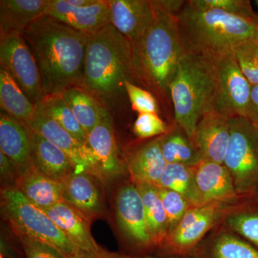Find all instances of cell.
Here are the masks:
<instances>
[{
	"label": "cell",
	"instance_id": "obj_1",
	"mask_svg": "<svg viewBox=\"0 0 258 258\" xmlns=\"http://www.w3.org/2000/svg\"><path fill=\"white\" fill-rule=\"evenodd\" d=\"M35 56L45 96L82 88L89 34L44 15L22 34Z\"/></svg>",
	"mask_w": 258,
	"mask_h": 258
},
{
	"label": "cell",
	"instance_id": "obj_2",
	"mask_svg": "<svg viewBox=\"0 0 258 258\" xmlns=\"http://www.w3.org/2000/svg\"><path fill=\"white\" fill-rule=\"evenodd\" d=\"M186 52L216 60L235 47L258 42V23L219 10H203L186 1L176 15Z\"/></svg>",
	"mask_w": 258,
	"mask_h": 258
},
{
	"label": "cell",
	"instance_id": "obj_3",
	"mask_svg": "<svg viewBox=\"0 0 258 258\" xmlns=\"http://www.w3.org/2000/svg\"><path fill=\"white\" fill-rule=\"evenodd\" d=\"M154 18L139 41L132 45L136 79L140 80L166 101H171L170 85L186 49L181 41L176 15L152 1Z\"/></svg>",
	"mask_w": 258,
	"mask_h": 258
},
{
	"label": "cell",
	"instance_id": "obj_4",
	"mask_svg": "<svg viewBox=\"0 0 258 258\" xmlns=\"http://www.w3.org/2000/svg\"><path fill=\"white\" fill-rule=\"evenodd\" d=\"M136 79L133 49L128 39L108 23L89 34L82 88L102 99H109Z\"/></svg>",
	"mask_w": 258,
	"mask_h": 258
},
{
	"label": "cell",
	"instance_id": "obj_5",
	"mask_svg": "<svg viewBox=\"0 0 258 258\" xmlns=\"http://www.w3.org/2000/svg\"><path fill=\"white\" fill-rule=\"evenodd\" d=\"M215 60L186 52L170 85L175 123L192 141L199 120L212 111Z\"/></svg>",
	"mask_w": 258,
	"mask_h": 258
},
{
	"label": "cell",
	"instance_id": "obj_6",
	"mask_svg": "<svg viewBox=\"0 0 258 258\" xmlns=\"http://www.w3.org/2000/svg\"><path fill=\"white\" fill-rule=\"evenodd\" d=\"M2 208L15 232L42 241L66 256L86 258L42 209L34 205L15 186L2 189Z\"/></svg>",
	"mask_w": 258,
	"mask_h": 258
},
{
	"label": "cell",
	"instance_id": "obj_7",
	"mask_svg": "<svg viewBox=\"0 0 258 258\" xmlns=\"http://www.w3.org/2000/svg\"><path fill=\"white\" fill-rule=\"evenodd\" d=\"M230 138L223 164L236 191L250 198L258 187V129L247 118L229 119Z\"/></svg>",
	"mask_w": 258,
	"mask_h": 258
},
{
	"label": "cell",
	"instance_id": "obj_8",
	"mask_svg": "<svg viewBox=\"0 0 258 258\" xmlns=\"http://www.w3.org/2000/svg\"><path fill=\"white\" fill-rule=\"evenodd\" d=\"M0 67L8 71L34 105L37 106L45 98L40 69L23 35L1 33Z\"/></svg>",
	"mask_w": 258,
	"mask_h": 258
},
{
	"label": "cell",
	"instance_id": "obj_9",
	"mask_svg": "<svg viewBox=\"0 0 258 258\" xmlns=\"http://www.w3.org/2000/svg\"><path fill=\"white\" fill-rule=\"evenodd\" d=\"M212 110L228 118H247L252 86L244 77L233 52L216 59Z\"/></svg>",
	"mask_w": 258,
	"mask_h": 258
},
{
	"label": "cell",
	"instance_id": "obj_10",
	"mask_svg": "<svg viewBox=\"0 0 258 258\" xmlns=\"http://www.w3.org/2000/svg\"><path fill=\"white\" fill-rule=\"evenodd\" d=\"M115 215L118 228L132 249L133 254L129 255H146L156 251L148 232L142 195L132 181L117 191Z\"/></svg>",
	"mask_w": 258,
	"mask_h": 258
},
{
	"label": "cell",
	"instance_id": "obj_11",
	"mask_svg": "<svg viewBox=\"0 0 258 258\" xmlns=\"http://www.w3.org/2000/svg\"><path fill=\"white\" fill-rule=\"evenodd\" d=\"M242 199L237 201L209 203L208 211L201 218L187 228L168 235L162 246L157 251V255L190 257L199 244L223 221L226 215Z\"/></svg>",
	"mask_w": 258,
	"mask_h": 258
},
{
	"label": "cell",
	"instance_id": "obj_12",
	"mask_svg": "<svg viewBox=\"0 0 258 258\" xmlns=\"http://www.w3.org/2000/svg\"><path fill=\"white\" fill-rule=\"evenodd\" d=\"M86 144L93 159L92 175L106 181L123 174L124 164L118 156L111 115L106 109L98 125L88 134Z\"/></svg>",
	"mask_w": 258,
	"mask_h": 258
},
{
	"label": "cell",
	"instance_id": "obj_13",
	"mask_svg": "<svg viewBox=\"0 0 258 258\" xmlns=\"http://www.w3.org/2000/svg\"><path fill=\"white\" fill-rule=\"evenodd\" d=\"M26 125L61 149L74 163L76 172L87 171L92 174L93 159L87 144L75 138L47 115L39 105Z\"/></svg>",
	"mask_w": 258,
	"mask_h": 258
},
{
	"label": "cell",
	"instance_id": "obj_14",
	"mask_svg": "<svg viewBox=\"0 0 258 258\" xmlns=\"http://www.w3.org/2000/svg\"><path fill=\"white\" fill-rule=\"evenodd\" d=\"M86 258H103L108 252L100 247L90 230V220L64 201L42 210Z\"/></svg>",
	"mask_w": 258,
	"mask_h": 258
},
{
	"label": "cell",
	"instance_id": "obj_15",
	"mask_svg": "<svg viewBox=\"0 0 258 258\" xmlns=\"http://www.w3.org/2000/svg\"><path fill=\"white\" fill-rule=\"evenodd\" d=\"M110 24L128 39L132 45L148 31L154 18V9L149 0H107Z\"/></svg>",
	"mask_w": 258,
	"mask_h": 258
},
{
	"label": "cell",
	"instance_id": "obj_16",
	"mask_svg": "<svg viewBox=\"0 0 258 258\" xmlns=\"http://www.w3.org/2000/svg\"><path fill=\"white\" fill-rule=\"evenodd\" d=\"M45 15L86 34H92L110 23L107 0L85 8L71 6L66 0H47Z\"/></svg>",
	"mask_w": 258,
	"mask_h": 258
},
{
	"label": "cell",
	"instance_id": "obj_17",
	"mask_svg": "<svg viewBox=\"0 0 258 258\" xmlns=\"http://www.w3.org/2000/svg\"><path fill=\"white\" fill-rule=\"evenodd\" d=\"M229 119L212 110L199 120L192 142L205 160L223 164L230 138Z\"/></svg>",
	"mask_w": 258,
	"mask_h": 258
},
{
	"label": "cell",
	"instance_id": "obj_18",
	"mask_svg": "<svg viewBox=\"0 0 258 258\" xmlns=\"http://www.w3.org/2000/svg\"><path fill=\"white\" fill-rule=\"evenodd\" d=\"M190 257L258 258V249L221 222L199 244Z\"/></svg>",
	"mask_w": 258,
	"mask_h": 258
},
{
	"label": "cell",
	"instance_id": "obj_19",
	"mask_svg": "<svg viewBox=\"0 0 258 258\" xmlns=\"http://www.w3.org/2000/svg\"><path fill=\"white\" fill-rule=\"evenodd\" d=\"M195 172L203 204L247 198L237 192L232 176L224 164L203 159L195 166Z\"/></svg>",
	"mask_w": 258,
	"mask_h": 258
},
{
	"label": "cell",
	"instance_id": "obj_20",
	"mask_svg": "<svg viewBox=\"0 0 258 258\" xmlns=\"http://www.w3.org/2000/svg\"><path fill=\"white\" fill-rule=\"evenodd\" d=\"M0 152L14 164L18 175L33 164L28 127L3 112L0 113Z\"/></svg>",
	"mask_w": 258,
	"mask_h": 258
},
{
	"label": "cell",
	"instance_id": "obj_21",
	"mask_svg": "<svg viewBox=\"0 0 258 258\" xmlns=\"http://www.w3.org/2000/svg\"><path fill=\"white\" fill-rule=\"evenodd\" d=\"M61 183L63 201L81 212L90 221L101 213L103 203L94 176L87 171H74Z\"/></svg>",
	"mask_w": 258,
	"mask_h": 258
},
{
	"label": "cell",
	"instance_id": "obj_22",
	"mask_svg": "<svg viewBox=\"0 0 258 258\" xmlns=\"http://www.w3.org/2000/svg\"><path fill=\"white\" fill-rule=\"evenodd\" d=\"M167 163L161 149V136L137 149L129 157L127 169L134 184L157 186Z\"/></svg>",
	"mask_w": 258,
	"mask_h": 258
},
{
	"label": "cell",
	"instance_id": "obj_23",
	"mask_svg": "<svg viewBox=\"0 0 258 258\" xmlns=\"http://www.w3.org/2000/svg\"><path fill=\"white\" fill-rule=\"evenodd\" d=\"M27 127L31 140L32 163L37 170L60 182L76 171L74 163L61 149Z\"/></svg>",
	"mask_w": 258,
	"mask_h": 258
},
{
	"label": "cell",
	"instance_id": "obj_24",
	"mask_svg": "<svg viewBox=\"0 0 258 258\" xmlns=\"http://www.w3.org/2000/svg\"><path fill=\"white\" fill-rule=\"evenodd\" d=\"M14 186L29 201L42 210L63 201L62 183L45 176L33 164L18 174Z\"/></svg>",
	"mask_w": 258,
	"mask_h": 258
},
{
	"label": "cell",
	"instance_id": "obj_25",
	"mask_svg": "<svg viewBox=\"0 0 258 258\" xmlns=\"http://www.w3.org/2000/svg\"><path fill=\"white\" fill-rule=\"evenodd\" d=\"M47 0H1L0 34L22 35L34 22L45 15Z\"/></svg>",
	"mask_w": 258,
	"mask_h": 258
},
{
	"label": "cell",
	"instance_id": "obj_26",
	"mask_svg": "<svg viewBox=\"0 0 258 258\" xmlns=\"http://www.w3.org/2000/svg\"><path fill=\"white\" fill-rule=\"evenodd\" d=\"M143 200L148 232L155 250L160 248L169 235L167 216L157 186L135 184Z\"/></svg>",
	"mask_w": 258,
	"mask_h": 258
},
{
	"label": "cell",
	"instance_id": "obj_27",
	"mask_svg": "<svg viewBox=\"0 0 258 258\" xmlns=\"http://www.w3.org/2000/svg\"><path fill=\"white\" fill-rule=\"evenodd\" d=\"M0 105L7 114L25 125L31 119L36 108L3 67H0Z\"/></svg>",
	"mask_w": 258,
	"mask_h": 258
},
{
	"label": "cell",
	"instance_id": "obj_28",
	"mask_svg": "<svg viewBox=\"0 0 258 258\" xmlns=\"http://www.w3.org/2000/svg\"><path fill=\"white\" fill-rule=\"evenodd\" d=\"M222 223L258 249V200L244 198L224 218Z\"/></svg>",
	"mask_w": 258,
	"mask_h": 258
},
{
	"label": "cell",
	"instance_id": "obj_29",
	"mask_svg": "<svg viewBox=\"0 0 258 258\" xmlns=\"http://www.w3.org/2000/svg\"><path fill=\"white\" fill-rule=\"evenodd\" d=\"M60 95L88 135L99 123L106 108L83 88H70Z\"/></svg>",
	"mask_w": 258,
	"mask_h": 258
},
{
	"label": "cell",
	"instance_id": "obj_30",
	"mask_svg": "<svg viewBox=\"0 0 258 258\" xmlns=\"http://www.w3.org/2000/svg\"><path fill=\"white\" fill-rule=\"evenodd\" d=\"M161 149L167 164L195 166L203 160L192 141L176 123L168 133L161 136Z\"/></svg>",
	"mask_w": 258,
	"mask_h": 258
},
{
	"label": "cell",
	"instance_id": "obj_31",
	"mask_svg": "<svg viewBox=\"0 0 258 258\" xmlns=\"http://www.w3.org/2000/svg\"><path fill=\"white\" fill-rule=\"evenodd\" d=\"M157 187L172 190L184 196L193 207L203 205L195 179V166L168 164Z\"/></svg>",
	"mask_w": 258,
	"mask_h": 258
},
{
	"label": "cell",
	"instance_id": "obj_32",
	"mask_svg": "<svg viewBox=\"0 0 258 258\" xmlns=\"http://www.w3.org/2000/svg\"><path fill=\"white\" fill-rule=\"evenodd\" d=\"M37 105L41 107L51 118L72 134L75 138L83 144H87V134L60 94L45 96Z\"/></svg>",
	"mask_w": 258,
	"mask_h": 258
},
{
	"label": "cell",
	"instance_id": "obj_33",
	"mask_svg": "<svg viewBox=\"0 0 258 258\" xmlns=\"http://www.w3.org/2000/svg\"><path fill=\"white\" fill-rule=\"evenodd\" d=\"M188 2L199 9L222 10L229 14L249 19L258 23V15L254 13L248 0H189Z\"/></svg>",
	"mask_w": 258,
	"mask_h": 258
},
{
	"label": "cell",
	"instance_id": "obj_34",
	"mask_svg": "<svg viewBox=\"0 0 258 258\" xmlns=\"http://www.w3.org/2000/svg\"><path fill=\"white\" fill-rule=\"evenodd\" d=\"M157 189L167 216L169 234L193 206L184 196L176 191L161 187H157Z\"/></svg>",
	"mask_w": 258,
	"mask_h": 258
},
{
	"label": "cell",
	"instance_id": "obj_35",
	"mask_svg": "<svg viewBox=\"0 0 258 258\" xmlns=\"http://www.w3.org/2000/svg\"><path fill=\"white\" fill-rule=\"evenodd\" d=\"M239 67L252 86H258V42H249L233 51Z\"/></svg>",
	"mask_w": 258,
	"mask_h": 258
},
{
	"label": "cell",
	"instance_id": "obj_36",
	"mask_svg": "<svg viewBox=\"0 0 258 258\" xmlns=\"http://www.w3.org/2000/svg\"><path fill=\"white\" fill-rule=\"evenodd\" d=\"M134 133L139 139L161 137L169 132L167 125L158 113H139L133 126Z\"/></svg>",
	"mask_w": 258,
	"mask_h": 258
},
{
	"label": "cell",
	"instance_id": "obj_37",
	"mask_svg": "<svg viewBox=\"0 0 258 258\" xmlns=\"http://www.w3.org/2000/svg\"><path fill=\"white\" fill-rule=\"evenodd\" d=\"M124 88L134 111L139 113H158L157 100L152 93L130 81L125 83Z\"/></svg>",
	"mask_w": 258,
	"mask_h": 258
},
{
	"label": "cell",
	"instance_id": "obj_38",
	"mask_svg": "<svg viewBox=\"0 0 258 258\" xmlns=\"http://www.w3.org/2000/svg\"><path fill=\"white\" fill-rule=\"evenodd\" d=\"M21 242L26 258H64L60 250L42 241L15 232Z\"/></svg>",
	"mask_w": 258,
	"mask_h": 258
},
{
	"label": "cell",
	"instance_id": "obj_39",
	"mask_svg": "<svg viewBox=\"0 0 258 258\" xmlns=\"http://www.w3.org/2000/svg\"><path fill=\"white\" fill-rule=\"evenodd\" d=\"M0 173L2 179L8 180V181H14L15 183L18 177L14 164L2 152H0Z\"/></svg>",
	"mask_w": 258,
	"mask_h": 258
},
{
	"label": "cell",
	"instance_id": "obj_40",
	"mask_svg": "<svg viewBox=\"0 0 258 258\" xmlns=\"http://www.w3.org/2000/svg\"><path fill=\"white\" fill-rule=\"evenodd\" d=\"M247 118L258 129V86H252Z\"/></svg>",
	"mask_w": 258,
	"mask_h": 258
},
{
	"label": "cell",
	"instance_id": "obj_41",
	"mask_svg": "<svg viewBox=\"0 0 258 258\" xmlns=\"http://www.w3.org/2000/svg\"><path fill=\"white\" fill-rule=\"evenodd\" d=\"M156 4L164 11L176 15L182 9L186 1L181 0H156Z\"/></svg>",
	"mask_w": 258,
	"mask_h": 258
},
{
	"label": "cell",
	"instance_id": "obj_42",
	"mask_svg": "<svg viewBox=\"0 0 258 258\" xmlns=\"http://www.w3.org/2000/svg\"><path fill=\"white\" fill-rule=\"evenodd\" d=\"M100 0H66L68 4L76 8H85L97 4Z\"/></svg>",
	"mask_w": 258,
	"mask_h": 258
},
{
	"label": "cell",
	"instance_id": "obj_43",
	"mask_svg": "<svg viewBox=\"0 0 258 258\" xmlns=\"http://www.w3.org/2000/svg\"><path fill=\"white\" fill-rule=\"evenodd\" d=\"M120 256H121L122 258H192L176 257V256L152 255V254H146V255L142 256L129 255V254H120Z\"/></svg>",
	"mask_w": 258,
	"mask_h": 258
},
{
	"label": "cell",
	"instance_id": "obj_44",
	"mask_svg": "<svg viewBox=\"0 0 258 258\" xmlns=\"http://www.w3.org/2000/svg\"><path fill=\"white\" fill-rule=\"evenodd\" d=\"M103 258H122L121 256H120V254H115V253H111V252H108L106 254V255L103 257Z\"/></svg>",
	"mask_w": 258,
	"mask_h": 258
},
{
	"label": "cell",
	"instance_id": "obj_45",
	"mask_svg": "<svg viewBox=\"0 0 258 258\" xmlns=\"http://www.w3.org/2000/svg\"><path fill=\"white\" fill-rule=\"evenodd\" d=\"M252 198H254V199H256V200H258V187L257 188V189H256V191H254V195H252Z\"/></svg>",
	"mask_w": 258,
	"mask_h": 258
},
{
	"label": "cell",
	"instance_id": "obj_46",
	"mask_svg": "<svg viewBox=\"0 0 258 258\" xmlns=\"http://www.w3.org/2000/svg\"><path fill=\"white\" fill-rule=\"evenodd\" d=\"M64 258H74V257H70V256H66V257H64Z\"/></svg>",
	"mask_w": 258,
	"mask_h": 258
},
{
	"label": "cell",
	"instance_id": "obj_47",
	"mask_svg": "<svg viewBox=\"0 0 258 258\" xmlns=\"http://www.w3.org/2000/svg\"><path fill=\"white\" fill-rule=\"evenodd\" d=\"M255 3H256V5H257L258 6V0H257V1H255Z\"/></svg>",
	"mask_w": 258,
	"mask_h": 258
},
{
	"label": "cell",
	"instance_id": "obj_48",
	"mask_svg": "<svg viewBox=\"0 0 258 258\" xmlns=\"http://www.w3.org/2000/svg\"><path fill=\"white\" fill-rule=\"evenodd\" d=\"M0 258H4V257H3V254H1V257H0Z\"/></svg>",
	"mask_w": 258,
	"mask_h": 258
}]
</instances>
